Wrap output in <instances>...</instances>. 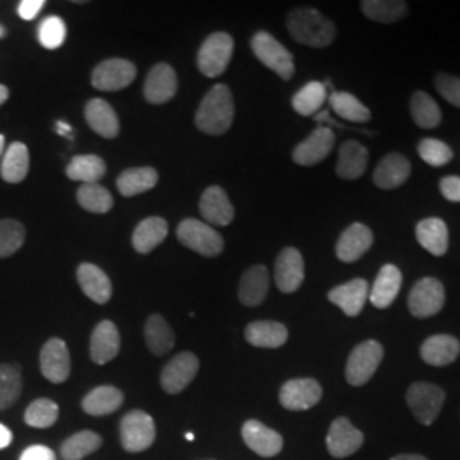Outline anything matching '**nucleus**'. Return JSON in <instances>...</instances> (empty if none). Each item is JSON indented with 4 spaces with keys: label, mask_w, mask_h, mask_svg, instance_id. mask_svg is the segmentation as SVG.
<instances>
[{
    "label": "nucleus",
    "mask_w": 460,
    "mask_h": 460,
    "mask_svg": "<svg viewBox=\"0 0 460 460\" xmlns=\"http://www.w3.org/2000/svg\"><path fill=\"white\" fill-rule=\"evenodd\" d=\"M234 113L235 108L229 87L224 84H217L201 101L195 116V123L198 130L207 135H224L232 127Z\"/></svg>",
    "instance_id": "obj_1"
},
{
    "label": "nucleus",
    "mask_w": 460,
    "mask_h": 460,
    "mask_svg": "<svg viewBox=\"0 0 460 460\" xmlns=\"http://www.w3.org/2000/svg\"><path fill=\"white\" fill-rule=\"evenodd\" d=\"M287 28L296 41L311 49H326L336 38L332 21L313 7L292 11L287 17Z\"/></svg>",
    "instance_id": "obj_2"
},
{
    "label": "nucleus",
    "mask_w": 460,
    "mask_h": 460,
    "mask_svg": "<svg viewBox=\"0 0 460 460\" xmlns=\"http://www.w3.org/2000/svg\"><path fill=\"white\" fill-rule=\"evenodd\" d=\"M251 49L256 58L273 70L283 81H290L296 74L294 55L279 43L277 38L266 31L254 34L251 40Z\"/></svg>",
    "instance_id": "obj_3"
},
{
    "label": "nucleus",
    "mask_w": 460,
    "mask_h": 460,
    "mask_svg": "<svg viewBox=\"0 0 460 460\" xmlns=\"http://www.w3.org/2000/svg\"><path fill=\"white\" fill-rule=\"evenodd\" d=\"M182 246L195 251L205 258H215L224 251V237L217 230L197 218H186L176 230Z\"/></svg>",
    "instance_id": "obj_4"
},
{
    "label": "nucleus",
    "mask_w": 460,
    "mask_h": 460,
    "mask_svg": "<svg viewBox=\"0 0 460 460\" xmlns=\"http://www.w3.org/2000/svg\"><path fill=\"white\" fill-rule=\"evenodd\" d=\"M234 53V40L227 33L210 34L198 51V68L207 77L222 75Z\"/></svg>",
    "instance_id": "obj_5"
},
{
    "label": "nucleus",
    "mask_w": 460,
    "mask_h": 460,
    "mask_svg": "<svg viewBox=\"0 0 460 460\" xmlns=\"http://www.w3.org/2000/svg\"><path fill=\"white\" fill-rule=\"evenodd\" d=\"M384 358V348L377 341L368 340L363 341L349 353L346 363V380L348 384L358 387L365 385L374 374L377 372L378 365Z\"/></svg>",
    "instance_id": "obj_6"
},
{
    "label": "nucleus",
    "mask_w": 460,
    "mask_h": 460,
    "mask_svg": "<svg viewBox=\"0 0 460 460\" xmlns=\"http://www.w3.org/2000/svg\"><path fill=\"white\" fill-rule=\"evenodd\" d=\"M119 438L127 452H144L155 440V423L147 412L135 410L130 411L119 425Z\"/></svg>",
    "instance_id": "obj_7"
},
{
    "label": "nucleus",
    "mask_w": 460,
    "mask_h": 460,
    "mask_svg": "<svg viewBox=\"0 0 460 460\" xmlns=\"http://www.w3.org/2000/svg\"><path fill=\"white\" fill-rule=\"evenodd\" d=\"M406 401L411 408L414 418L423 423L431 425L442 411L445 393L442 387L428 382H416L408 389Z\"/></svg>",
    "instance_id": "obj_8"
},
{
    "label": "nucleus",
    "mask_w": 460,
    "mask_h": 460,
    "mask_svg": "<svg viewBox=\"0 0 460 460\" xmlns=\"http://www.w3.org/2000/svg\"><path fill=\"white\" fill-rule=\"evenodd\" d=\"M135 77H137V66H133L130 60L108 58L93 70L91 83L99 91L113 93V91H121L128 87L135 81Z\"/></svg>",
    "instance_id": "obj_9"
},
{
    "label": "nucleus",
    "mask_w": 460,
    "mask_h": 460,
    "mask_svg": "<svg viewBox=\"0 0 460 460\" xmlns=\"http://www.w3.org/2000/svg\"><path fill=\"white\" fill-rule=\"evenodd\" d=\"M445 288L442 281L437 279H420L410 292L408 307L414 317L425 319L444 309Z\"/></svg>",
    "instance_id": "obj_10"
},
{
    "label": "nucleus",
    "mask_w": 460,
    "mask_h": 460,
    "mask_svg": "<svg viewBox=\"0 0 460 460\" xmlns=\"http://www.w3.org/2000/svg\"><path fill=\"white\" fill-rule=\"evenodd\" d=\"M323 397V387L314 378H292L279 389V404L288 411H305Z\"/></svg>",
    "instance_id": "obj_11"
},
{
    "label": "nucleus",
    "mask_w": 460,
    "mask_h": 460,
    "mask_svg": "<svg viewBox=\"0 0 460 460\" xmlns=\"http://www.w3.org/2000/svg\"><path fill=\"white\" fill-rule=\"evenodd\" d=\"M199 360L191 351L176 355L161 374V385L167 394H180L197 377Z\"/></svg>",
    "instance_id": "obj_12"
},
{
    "label": "nucleus",
    "mask_w": 460,
    "mask_h": 460,
    "mask_svg": "<svg viewBox=\"0 0 460 460\" xmlns=\"http://www.w3.org/2000/svg\"><path fill=\"white\" fill-rule=\"evenodd\" d=\"M305 279V264L300 251L285 247L275 261V283L279 292L294 294Z\"/></svg>",
    "instance_id": "obj_13"
},
{
    "label": "nucleus",
    "mask_w": 460,
    "mask_h": 460,
    "mask_svg": "<svg viewBox=\"0 0 460 460\" xmlns=\"http://www.w3.org/2000/svg\"><path fill=\"white\" fill-rule=\"evenodd\" d=\"M40 367L43 377L51 384H64L70 376V353L64 340L51 338L40 353Z\"/></svg>",
    "instance_id": "obj_14"
},
{
    "label": "nucleus",
    "mask_w": 460,
    "mask_h": 460,
    "mask_svg": "<svg viewBox=\"0 0 460 460\" xmlns=\"http://www.w3.org/2000/svg\"><path fill=\"white\" fill-rule=\"evenodd\" d=\"M329 454L336 459H345L360 450L363 445V433L351 425L346 418H336L329 427L328 438Z\"/></svg>",
    "instance_id": "obj_15"
},
{
    "label": "nucleus",
    "mask_w": 460,
    "mask_h": 460,
    "mask_svg": "<svg viewBox=\"0 0 460 460\" xmlns=\"http://www.w3.org/2000/svg\"><path fill=\"white\" fill-rule=\"evenodd\" d=\"M334 147V133L328 127L315 128L304 142L296 146L292 157L298 165H315L324 161Z\"/></svg>",
    "instance_id": "obj_16"
},
{
    "label": "nucleus",
    "mask_w": 460,
    "mask_h": 460,
    "mask_svg": "<svg viewBox=\"0 0 460 460\" xmlns=\"http://www.w3.org/2000/svg\"><path fill=\"white\" fill-rule=\"evenodd\" d=\"M178 75L176 70L167 64H157L148 72L144 85V94L150 104H164L176 96Z\"/></svg>",
    "instance_id": "obj_17"
},
{
    "label": "nucleus",
    "mask_w": 460,
    "mask_h": 460,
    "mask_svg": "<svg viewBox=\"0 0 460 460\" xmlns=\"http://www.w3.org/2000/svg\"><path fill=\"white\" fill-rule=\"evenodd\" d=\"M374 244V234L363 224H351L336 244V256L343 263H355Z\"/></svg>",
    "instance_id": "obj_18"
},
{
    "label": "nucleus",
    "mask_w": 460,
    "mask_h": 460,
    "mask_svg": "<svg viewBox=\"0 0 460 460\" xmlns=\"http://www.w3.org/2000/svg\"><path fill=\"white\" fill-rule=\"evenodd\" d=\"M243 438L247 447L261 457H275L283 448V438L279 431L266 427L258 420H249L244 423Z\"/></svg>",
    "instance_id": "obj_19"
},
{
    "label": "nucleus",
    "mask_w": 460,
    "mask_h": 460,
    "mask_svg": "<svg viewBox=\"0 0 460 460\" xmlns=\"http://www.w3.org/2000/svg\"><path fill=\"white\" fill-rule=\"evenodd\" d=\"M119 331L111 321H101L98 326L93 331L91 336V345H89V353L93 362L98 365H106L116 358L119 353Z\"/></svg>",
    "instance_id": "obj_20"
},
{
    "label": "nucleus",
    "mask_w": 460,
    "mask_h": 460,
    "mask_svg": "<svg viewBox=\"0 0 460 460\" xmlns=\"http://www.w3.org/2000/svg\"><path fill=\"white\" fill-rule=\"evenodd\" d=\"M199 212L208 224L222 227L229 226L235 215L227 193L220 186H210L205 190L199 199Z\"/></svg>",
    "instance_id": "obj_21"
},
{
    "label": "nucleus",
    "mask_w": 460,
    "mask_h": 460,
    "mask_svg": "<svg viewBox=\"0 0 460 460\" xmlns=\"http://www.w3.org/2000/svg\"><path fill=\"white\" fill-rule=\"evenodd\" d=\"M367 296L368 283L363 279H355L343 285H338L328 294L329 302L338 305L348 317H355L362 313Z\"/></svg>",
    "instance_id": "obj_22"
},
{
    "label": "nucleus",
    "mask_w": 460,
    "mask_h": 460,
    "mask_svg": "<svg viewBox=\"0 0 460 460\" xmlns=\"http://www.w3.org/2000/svg\"><path fill=\"white\" fill-rule=\"evenodd\" d=\"M411 174L410 161L399 154H387L374 171V182L380 190H394L408 181Z\"/></svg>",
    "instance_id": "obj_23"
},
{
    "label": "nucleus",
    "mask_w": 460,
    "mask_h": 460,
    "mask_svg": "<svg viewBox=\"0 0 460 460\" xmlns=\"http://www.w3.org/2000/svg\"><path fill=\"white\" fill-rule=\"evenodd\" d=\"M77 279L85 296L96 304H108L113 296L111 279L96 264H81L77 270Z\"/></svg>",
    "instance_id": "obj_24"
},
{
    "label": "nucleus",
    "mask_w": 460,
    "mask_h": 460,
    "mask_svg": "<svg viewBox=\"0 0 460 460\" xmlns=\"http://www.w3.org/2000/svg\"><path fill=\"white\" fill-rule=\"evenodd\" d=\"M85 121L87 125L101 135L102 138H116L119 133V121L113 106L104 99H91L85 104Z\"/></svg>",
    "instance_id": "obj_25"
},
{
    "label": "nucleus",
    "mask_w": 460,
    "mask_h": 460,
    "mask_svg": "<svg viewBox=\"0 0 460 460\" xmlns=\"http://www.w3.org/2000/svg\"><path fill=\"white\" fill-rule=\"evenodd\" d=\"M402 285V273L394 264H385L378 271L377 279L374 281L372 292L368 294L370 302L377 309H387L395 300V296Z\"/></svg>",
    "instance_id": "obj_26"
},
{
    "label": "nucleus",
    "mask_w": 460,
    "mask_h": 460,
    "mask_svg": "<svg viewBox=\"0 0 460 460\" xmlns=\"http://www.w3.org/2000/svg\"><path fill=\"white\" fill-rule=\"evenodd\" d=\"M270 290V275L263 264L251 266L243 275L237 296L247 307H256L263 302Z\"/></svg>",
    "instance_id": "obj_27"
},
{
    "label": "nucleus",
    "mask_w": 460,
    "mask_h": 460,
    "mask_svg": "<svg viewBox=\"0 0 460 460\" xmlns=\"http://www.w3.org/2000/svg\"><path fill=\"white\" fill-rule=\"evenodd\" d=\"M460 341L450 334L429 336L421 345V358L433 367H445L457 360Z\"/></svg>",
    "instance_id": "obj_28"
},
{
    "label": "nucleus",
    "mask_w": 460,
    "mask_h": 460,
    "mask_svg": "<svg viewBox=\"0 0 460 460\" xmlns=\"http://www.w3.org/2000/svg\"><path fill=\"white\" fill-rule=\"evenodd\" d=\"M167 232V222L161 217H148L142 220L133 230L132 244L135 251L140 254H148L164 243Z\"/></svg>",
    "instance_id": "obj_29"
},
{
    "label": "nucleus",
    "mask_w": 460,
    "mask_h": 460,
    "mask_svg": "<svg viewBox=\"0 0 460 460\" xmlns=\"http://www.w3.org/2000/svg\"><path fill=\"white\" fill-rule=\"evenodd\" d=\"M416 239L433 256H444L448 249V227L442 218H425L416 226Z\"/></svg>",
    "instance_id": "obj_30"
},
{
    "label": "nucleus",
    "mask_w": 460,
    "mask_h": 460,
    "mask_svg": "<svg viewBox=\"0 0 460 460\" xmlns=\"http://www.w3.org/2000/svg\"><path fill=\"white\" fill-rule=\"evenodd\" d=\"M246 341L256 348H279L288 340V329L275 321H254L246 328Z\"/></svg>",
    "instance_id": "obj_31"
},
{
    "label": "nucleus",
    "mask_w": 460,
    "mask_h": 460,
    "mask_svg": "<svg viewBox=\"0 0 460 460\" xmlns=\"http://www.w3.org/2000/svg\"><path fill=\"white\" fill-rule=\"evenodd\" d=\"M368 150L362 144L349 140L340 148V157L336 164V172L343 180H358L367 169Z\"/></svg>",
    "instance_id": "obj_32"
},
{
    "label": "nucleus",
    "mask_w": 460,
    "mask_h": 460,
    "mask_svg": "<svg viewBox=\"0 0 460 460\" xmlns=\"http://www.w3.org/2000/svg\"><path fill=\"white\" fill-rule=\"evenodd\" d=\"M159 174L154 167H132L119 174L116 184L123 197L132 198L155 188Z\"/></svg>",
    "instance_id": "obj_33"
},
{
    "label": "nucleus",
    "mask_w": 460,
    "mask_h": 460,
    "mask_svg": "<svg viewBox=\"0 0 460 460\" xmlns=\"http://www.w3.org/2000/svg\"><path fill=\"white\" fill-rule=\"evenodd\" d=\"M28 171H30V150L21 142L11 144L5 150V155L2 157V165H0L2 180L11 184H17L26 180Z\"/></svg>",
    "instance_id": "obj_34"
},
{
    "label": "nucleus",
    "mask_w": 460,
    "mask_h": 460,
    "mask_svg": "<svg viewBox=\"0 0 460 460\" xmlns=\"http://www.w3.org/2000/svg\"><path fill=\"white\" fill-rule=\"evenodd\" d=\"M123 393L113 385H101L84 397L83 410L91 416L111 414L123 404Z\"/></svg>",
    "instance_id": "obj_35"
},
{
    "label": "nucleus",
    "mask_w": 460,
    "mask_h": 460,
    "mask_svg": "<svg viewBox=\"0 0 460 460\" xmlns=\"http://www.w3.org/2000/svg\"><path fill=\"white\" fill-rule=\"evenodd\" d=\"M106 174V163L99 155H75L66 165V176L72 181L98 184Z\"/></svg>",
    "instance_id": "obj_36"
},
{
    "label": "nucleus",
    "mask_w": 460,
    "mask_h": 460,
    "mask_svg": "<svg viewBox=\"0 0 460 460\" xmlns=\"http://www.w3.org/2000/svg\"><path fill=\"white\" fill-rule=\"evenodd\" d=\"M146 341L148 349L155 357H163L174 348V332L169 328L167 321L159 314H152L146 323Z\"/></svg>",
    "instance_id": "obj_37"
},
{
    "label": "nucleus",
    "mask_w": 460,
    "mask_h": 460,
    "mask_svg": "<svg viewBox=\"0 0 460 460\" xmlns=\"http://www.w3.org/2000/svg\"><path fill=\"white\" fill-rule=\"evenodd\" d=\"M412 119L421 128H435L442 121V110L437 101L423 91H416L410 101Z\"/></svg>",
    "instance_id": "obj_38"
},
{
    "label": "nucleus",
    "mask_w": 460,
    "mask_h": 460,
    "mask_svg": "<svg viewBox=\"0 0 460 460\" xmlns=\"http://www.w3.org/2000/svg\"><path fill=\"white\" fill-rule=\"evenodd\" d=\"M362 13L368 19L391 24L408 14V4L402 0H363Z\"/></svg>",
    "instance_id": "obj_39"
},
{
    "label": "nucleus",
    "mask_w": 460,
    "mask_h": 460,
    "mask_svg": "<svg viewBox=\"0 0 460 460\" xmlns=\"http://www.w3.org/2000/svg\"><path fill=\"white\" fill-rule=\"evenodd\" d=\"M101 445H102V438L96 431L84 429L66 438L60 447V454L64 460H83L84 457L96 452Z\"/></svg>",
    "instance_id": "obj_40"
},
{
    "label": "nucleus",
    "mask_w": 460,
    "mask_h": 460,
    "mask_svg": "<svg viewBox=\"0 0 460 460\" xmlns=\"http://www.w3.org/2000/svg\"><path fill=\"white\" fill-rule=\"evenodd\" d=\"M331 108L334 110V113L341 118H345L348 121H353V123H367L370 121L372 113L370 110L360 102L358 99L355 98L353 94L349 93H332L331 98Z\"/></svg>",
    "instance_id": "obj_41"
},
{
    "label": "nucleus",
    "mask_w": 460,
    "mask_h": 460,
    "mask_svg": "<svg viewBox=\"0 0 460 460\" xmlns=\"http://www.w3.org/2000/svg\"><path fill=\"white\" fill-rule=\"evenodd\" d=\"M22 391L21 368L13 363L0 365V411L11 408Z\"/></svg>",
    "instance_id": "obj_42"
},
{
    "label": "nucleus",
    "mask_w": 460,
    "mask_h": 460,
    "mask_svg": "<svg viewBox=\"0 0 460 460\" xmlns=\"http://www.w3.org/2000/svg\"><path fill=\"white\" fill-rule=\"evenodd\" d=\"M326 96L328 93L324 84L309 83L292 98V106L298 115L311 116L323 108Z\"/></svg>",
    "instance_id": "obj_43"
},
{
    "label": "nucleus",
    "mask_w": 460,
    "mask_h": 460,
    "mask_svg": "<svg viewBox=\"0 0 460 460\" xmlns=\"http://www.w3.org/2000/svg\"><path fill=\"white\" fill-rule=\"evenodd\" d=\"M77 201L84 210L93 214H108L115 203L111 193L101 184H83L77 191Z\"/></svg>",
    "instance_id": "obj_44"
},
{
    "label": "nucleus",
    "mask_w": 460,
    "mask_h": 460,
    "mask_svg": "<svg viewBox=\"0 0 460 460\" xmlns=\"http://www.w3.org/2000/svg\"><path fill=\"white\" fill-rule=\"evenodd\" d=\"M58 404L51 399H36L24 412L26 425L33 428L53 427L58 420Z\"/></svg>",
    "instance_id": "obj_45"
},
{
    "label": "nucleus",
    "mask_w": 460,
    "mask_h": 460,
    "mask_svg": "<svg viewBox=\"0 0 460 460\" xmlns=\"http://www.w3.org/2000/svg\"><path fill=\"white\" fill-rule=\"evenodd\" d=\"M26 229L21 222L5 218L0 220V258H9L16 254L24 244Z\"/></svg>",
    "instance_id": "obj_46"
},
{
    "label": "nucleus",
    "mask_w": 460,
    "mask_h": 460,
    "mask_svg": "<svg viewBox=\"0 0 460 460\" xmlns=\"http://www.w3.org/2000/svg\"><path fill=\"white\" fill-rule=\"evenodd\" d=\"M418 154L427 164L433 165V167H442V165L448 164L454 157L452 148L448 147L442 140H437V138H423L418 144Z\"/></svg>",
    "instance_id": "obj_47"
},
{
    "label": "nucleus",
    "mask_w": 460,
    "mask_h": 460,
    "mask_svg": "<svg viewBox=\"0 0 460 460\" xmlns=\"http://www.w3.org/2000/svg\"><path fill=\"white\" fill-rule=\"evenodd\" d=\"M66 28L64 19L57 16H49L40 24V30H38V38H40V43L45 47V49H60L66 41Z\"/></svg>",
    "instance_id": "obj_48"
},
{
    "label": "nucleus",
    "mask_w": 460,
    "mask_h": 460,
    "mask_svg": "<svg viewBox=\"0 0 460 460\" xmlns=\"http://www.w3.org/2000/svg\"><path fill=\"white\" fill-rule=\"evenodd\" d=\"M435 85H437V91L440 93V96L450 102L452 106H457L460 108V79L459 77H454V75H448V74H438L435 77Z\"/></svg>",
    "instance_id": "obj_49"
},
{
    "label": "nucleus",
    "mask_w": 460,
    "mask_h": 460,
    "mask_svg": "<svg viewBox=\"0 0 460 460\" xmlns=\"http://www.w3.org/2000/svg\"><path fill=\"white\" fill-rule=\"evenodd\" d=\"M19 460H57V456L45 445H31L21 454Z\"/></svg>",
    "instance_id": "obj_50"
},
{
    "label": "nucleus",
    "mask_w": 460,
    "mask_h": 460,
    "mask_svg": "<svg viewBox=\"0 0 460 460\" xmlns=\"http://www.w3.org/2000/svg\"><path fill=\"white\" fill-rule=\"evenodd\" d=\"M440 191L448 201L460 203V178L459 176H447L440 181Z\"/></svg>",
    "instance_id": "obj_51"
},
{
    "label": "nucleus",
    "mask_w": 460,
    "mask_h": 460,
    "mask_svg": "<svg viewBox=\"0 0 460 460\" xmlns=\"http://www.w3.org/2000/svg\"><path fill=\"white\" fill-rule=\"evenodd\" d=\"M43 5H45L43 0H22L17 7V13L24 21H31L38 16V13L43 9Z\"/></svg>",
    "instance_id": "obj_52"
},
{
    "label": "nucleus",
    "mask_w": 460,
    "mask_h": 460,
    "mask_svg": "<svg viewBox=\"0 0 460 460\" xmlns=\"http://www.w3.org/2000/svg\"><path fill=\"white\" fill-rule=\"evenodd\" d=\"M13 442V431L0 423V450L7 448Z\"/></svg>",
    "instance_id": "obj_53"
},
{
    "label": "nucleus",
    "mask_w": 460,
    "mask_h": 460,
    "mask_svg": "<svg viewBox=\"0 0 460 460\" xmlns=\"http://www.w3.org/2000/svg\"><path fill=\"white\" fill-rule=\"evenodd\" d=\"M57 132L64 135V137H68V138L72 137V128H70V125H66V121L57 123Z\"/></svg>",
    "instance_id": "obj_54"
},
{
    "label": "nucleus",
    "mask_w": 460,
    "mask_h": 460,
    "mask_svg": "<svg viewBox=\"0 0 460 460\" xmlns=\"http://www.w3.org/2000/svg\"><path fill=\"white\" fill-rule=\"evenodd\" d=\"M391 460H428L423 456H416V454H401V456H395Z\"/></svg>",
    "instance_id": "obj_55"
},
{
    "label": "nucleus",
    "mask_w": 460,
    "mask_h": 460,
    "mask_svg": "<svg viewBox=\"0 0 460 460\" xmlns=\"http://www.w3.org/2000/svg\"><path fill=\"white\" fill-rule=\"evenodd\" d=\"M9 99V89L0 84V106Z\"/></svg>",
    "instance_id": "obj_56"
},
{
    "label": "nucleus",
    "mask_w": 460,
    "mask_h": 460,
    "mask_svg": "<svg viewBox=\"0 0 460 460\" xmlns=\"http://www.w3.org/2000/svg\"><path fill=\"white\" fill-rule=\"evenodd\" d=\"M4 147H5V138H4V135H0V155L4 154Z\"/></svg>",
    "instance_id": "obj_57"
},
{
    "label": "nucleus",
    "mask_w": 460,
    "mask_h": 460,
    "mask_svg": "<svg viewBox=\"0 0 460 460\" xmlns=\"http://www.w3.org/2000/svg\"><path fill=\"white\" fill-rule=\"evenodd\" d=\"M186 438H188V440H195V435H193V433H186Z\"/></svg>",
    "instance_id": "obj_58"
},
{
    "label": "nucleus",
    "mask_w": 460,
    "mask_h": 460,
    "mask_svg": "<svg viewBox=\"0 0 460 460\" xmlns=\"http://www.w3.org/2000/svg\"><path fill=\"white\" fill-rule=\"evenodd\" d=\"M5 36V30H4V26L0 24V38H4Z\"/></svg>",
    "instance_id": "obj_59"
}]
</instances>
